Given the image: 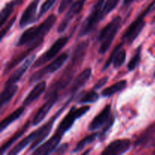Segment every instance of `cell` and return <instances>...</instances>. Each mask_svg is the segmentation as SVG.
<instances>
[{"instance_id": "obj_1", "label": "cell", "mask_w": 155, "mask_h": 155, "mask_svg": "<svg viewBox=\"0 0 155 155\" xmlns=\"http://www.w3.org/2000/svg\"><path fill=\"white\" fill-rule=\"evenodd\" d=\"M88 45H89L88 42H81L77 45L74 51L71 62L62 73L60 78L50 86L49 89L45 94V98H48L50 95L54 93H58L59 91L64 89L71 83L76 71L80 68L83 62V58L86 55Z\"/></svg>"}, {"instance_id": "obj_23", "label": "cell", "mask_w": 155, "mask_h": 155, "mask_svg": "<svg viewBox=\"0 0 155 155\" xmlns=\"http://www.w3.org/2000/svg\"><path fill=\"white\" fill-rule=\"evenodd\" d=\"M21 3H22V0H12L5 5V6L2 10L1 15H0V26L1 27H2L5 24L7 20L13 12L15 8Z\"/></svg>"}, {"instance_id": "obj_22", "label": "cell", "mask_w": 155, "mask_h": 155, "mask_svg": "<svg viewBox=\"0 0 155 155\" xmlns=\"http://www.w3.org/2000/svg\"><path fill=\"white\" fill-rule=\"evenodd\" d=\"M30 120L27 121V122L23 126L22 128H21L19 130H18V131H17L16 133H15V134H14L13 136H12V137H11L10 139L5 142V143L3 144L1 148V155H4L5 153L6 152V151H7V150L12 146V144L15 143V142H16L19 138H21V136L24 134V133L27 131V129H28L29 127H30Z\"/></svg>"}, {"instance_id": "obj_2", "label": "cell", "mask_w": 155, "mask_h": 155, "mask_svg": "<svg viewBox=\"0 0 155 155\" xmlns=\"http://www.w3.org/2000/svg\"><path fill=\"white\" fill-rule=\"evenodd\" d=\"M56 21L57 17L51 14L39 25L26 30L20 36L17 46L27 45V46H36L38 48L43 42L44 38L51 30Z\"/></svg>"}, {"instance_id": "obj_7", "label": "cell", "mask_w": 155, "mask_h": 155, "mask_svg": "<svg viewBox=\"0 0 155 155\" xmlns=\"http://www.w3.org/2000/svg\"><path fill=\"white\" fill-rule=\"evenodd\" d=\"M68 57H69V54L67 52H64L62 54H61V55L58 56L55 60H54L52 62H51L49 64L43 67L42 69L38 71L37 72L34 73V74L30 77V83H33L36 81H39L41 79L43 78L44 77L48 75V74H52V73L55 72L56 71H58L59 68H61V67H62V65L67 61V60L68 59Z\"/></svg>"}, {"instance_id": "obj_24", "label": "cell", "mask_w": 155, "mask_h": 155, "mask_svg": "<svg viewBox=\"0 0 155 155\" xmlns=\"http://www.w3.org/2000/svg\"><path fill=\"white\" fill-rule=\"evenodd\" d=\"M36 47H34V46L27 47V48L25 50V51H23L21 54H18V55L16 56L15 58L12 59V60H11L10 61H9L8 63L5 65V72H4L5 74H6V73H8L9 71L12 69V68H14L15 66H16V65H18L20 62L24 60L25 58H27V56H28L29 54H30V53L33 51V50L36 49Z\"/></svg>"}, {"instance_id": "obj_18", "label": "cell", "mask_w": 155, "mask_h": 155, "mask_svg": "<svg viewBox=\"0 0 155 155\" xmlns=\"http://www.w3.org/2000/svg\"><path fill=\"white\" fill-rule=\"evenodd\" d=\"M35 58H36V54H33L32 56H30V58H27V60L24 61V63L22 65L19 67L12 75L10 76L8 79L7 81L5 83V86H12V85L16 84V83L18 81H19L21 79V77H23L24 74L26 73V71L28 70V68H30V65L32 64V63L34 61Z\"/></svg>"}, {"instance_id": "obj_30", "label": "cell", "mask_w": 155, "mask_h": 155, "mask_svg": "<svg viewBox=\"0 0 155 155\" xmlns=\"http://www.w3.org/2000/svg\"><path fill=\"white\" fill-rule=\"evenodd\" d=\"M141 51H142V47L139 46L138 48L137 51H136V54H134V56L132 58L131 60L128 63V70L130 71H132L136 69L138 65H139V64L140 63L141 54H142Z\"/></svg>"}, {"instance_id": "obj_14", "label": "cell", "mask_w": 155, "mask_h": 155, "mask_svg": "<svg viewBox=\"0 0 155 155\" xmlns=\"http://www.w3.org/2000/svg\"><path fill=\"white\" fill-rule=\"evenodd\" d=\"M110 110H111L110 104L106 105L104 108L97 116H95L92 122L89 124V131H95L98 129L103 128L111 119L112 116L110 114Z\"/></svg>"}, {"instance_id": "obj_34", "label": "cell", "mask_w": 155, "mask_h": 155, "mask_svg": "<svg viewBox=\"0 0 155 155\" xmlns=\"http://www.w3.org/2000/svg\"><path fill=\"white\" fill-rule=\"evenodd\" d=\"M74 0H61L58 7V13H63Z\"/></svg>"}, {"instance_id": "obj_28", "label": "cell", "mask_w": 155, "mask_h": 155, "mask_svg": "<svg viewBox=\"0 0 155 155\" xmlns=\"http://www.w3.org/2000/svg\"><path fill=\"white\" fill-rule=\"evenodd\" d=\"M98 135L99 134H98L97 133H92V134L89 135V136H86L85 138H83L80 142H79L78 143H77V145H76L75 148L74 149L73 152L77 153L78 152V151L83 150V148H84L86 146H87L88 145L92 143V142L97 139Z\"/></svg>"}, {"instance_id": "obj_38", "label": "cell", "mask_w": 155, "mask_h": 155, "mask_svg": "<svg viewBox=\"0 0 155 155\" xmlns=\"http://www.w3.org/2000/svg\"><path fill=\"white\" fill-rule=\"evenodd\" d=\"M153 155H155V151H154V154H153Z\"/></svg>"}, {"instance_id": "obj_15", "label": "cell", "mask_w": 155, "mask_h": 155, "mask_svg": "<svg viewBox=\"0 0 155 155\" xmlns=\"http://www.w3.org/2000/svg\"><path fill=\"white\" fill-rule=\"evenodd\" d=\"M40 0H33L28 5L24 12H23L19 21V26L21 28H24L29 24L37 21L36 17V10H37L38 5Z\"/></svg>"}, {"instance_id": "obj_5", "label": "cell", "mask_w": 155, "mask_h": 155, "mask_svg": "<svg viewBox=\"0 0 155 155\" xmlns=\"http://www.w3.org/2000/svg\"><path fill=\"white\" fill-rule=\"evenodd\" d=\"M155 5V0L152 2L147 7V8L129 26L127 30L124 32V35L122 36V42L124 43L131 44L135 41V39L139 36L141 32L143 30L144 27L145 26V22L144 21L145 15L151 10Z\"/></svg>"}, {"instance_id": "obj_6", "label": "cell", "mask_w": 155, "mask_h": 155, "mask_svg": "<svg viewBox=\"0 0 155 155\" xmlns=\"http://www.w3.org/2000/svg\"><path fill=\"white\" fill-rule=\"evenodd\" d=\"M89 109H90V107L88 105L83 106V107H80V108L73 107L69 110L68 114L64 117L61 122L60 123L56 131L59 132V133H62L64 135L73 127L76 120L83 117L84 114H86L89 111Z\"/></svg>"}, {"instance_id": "obj_37", "label": "cell", "mask_w": 155, "mask_h": 155, "mask_svg": "<svg viewBox=\"0 0 155 155\" xmlns=\"http://www.w3.org/2000/svg\"><path fill=\"white\" fill-rule=\"evenodd\" d=\"M134 0H124V6H129L133 3Z\"/></svg>"}, {"instance_id": "obj_12", "label": "cell", "mask_w": 155, "mask_h": 155, "mask_svg": "<svg viewBox=\"0 0 155 155\" xmlns=\"http://www.w3.org/2000/svg\"><path fill=\"white\" fill-rule=\"evenodd\" d=\"M86 1V0H78V1L75 2H74L71 5L69 10L67 12L66 15H65L64 18H63L62 21L61 22V24H59L58 27V33H63L66 30V28L69 25V24L72 21L73 18L76 15L80 13L83 6H84L85 2Z\"/></svg>"}, {"instance_id": "obj_13", "label": "cell", "mask_w": 155, "mask_h": 155, "mask_svg": "<svg viewBox=\"0 0 155 155\" xmlns=\"http://www.w3.org/2000/svg\"><path fill=\"white\" fill-rule=\"evenodd\" d=\"M124 42H120L118 45H117L113 50V51L110 54V57L108 58L107 61L104 64L103 70H106L111 63H113L114 68H119L120 67L122 66L126 61V57H127V53H126L125 48H123Z\"/></svg>"}, {"instance_id": "obj_16", "label": "cell", "mask_w": 155, "mask_h": 155, "mask_svg": "<svg viewBox=\"0 0 155 155\" xmlns=\"http://www.w3.org/2000/svg\"><path fill=\"white\" fill-rule=\"evenodd\" d=\"M58 98V93H54L48 97V100L42 104V107L36 112L33 120V126H37L43 120L44 118L46 117L47 114L50 111L51 107H53V105L57 102Z\"/></svg>"}, {"instance_id": "obj_27", "label": "cell", "mask_w": 155, "mask_h": 155, "mask_svg": "<svg viewBox=\"0 0 155 155\" xmlns=\"http://www.w3.org/2000/svg\"><path fill=\"white\" fill-rule=\"evenodd\" d=\"M127 80H120V81L117 82L112 86H109V87L106 88L101 92V95L103 97H110L113 95L114 94L117 93V92L122 91L123 89H125L127 87Z\"/></svg>"}, {"instance_id": "obj_3", "label": "cell", "mask_w": 155, "mask_h": 155, "mask_svg": "<svg viewBox=\"0 0 155 155\" xmlns=\"http://www.w3.org/2000/svg\"><path fill=\"white\" fill-rule=\"evenodd\" d=\"M121 21L122 19L120 17H116L102 29L98 36V41L100 42L98 52L100 54H104L110 47L120 27Z\"/></svg>"}, {"instance_id": "obj_31", "label": "cell", "mask_w": 155, "mask_h": 155, "mask_svg": "<svg viewBox=\"0 0 155 155\" xmlns=\"http://www.w3.org/2000/svg\"><path fill=\"white\" fill-rule=\"evenodd\" d=\"M119 2L120 0H106L104 5V8H103L104 18L117 7Z\"/></svg>"}, {"instance_id": "obj_19", "label": "cell", "mask_w": 155, "mask_h": 155, "mask_svg": "<svg viewBox=\"0 0 155 155\" xmlns=\"http://www.w3.org/2000/svg\"><path fill=\"white\" fill-rule=\"evenodd\" d=\"M92 76V69L90 68H87L83 70L78 76L75 78L74 81L73 82V84L70 89V92L72 94L77 92L80 88L83 87L89 78Z\"/></svg>"}, {"instance_id": "obj_33", "label": "cell", "mask_w": 155, "mask_h": 155, "mask_svg": "<svg viewBox=\"0 0 155 155\" xmlns=\"http://www.w3.org/2000/svg\"><path fill=\"white\" fill-rule=\"evenodd\" d=\"M15 20H16V17H14L13 18H12V20H10V21H9L8 23H6V26L5 27H4L3 29H2V31H1V40L3 39V37H4L6 35V33H8V32L9 31V30H10L11 28H12V27L13 26L14 23H15Z\"/></svg>"}, {"instance_id": "obj_10", "label": "cell", "mask_w": 155, "mask_h": 155, "mask_svg": "<svg viewBox=\"0 0 155 155\" xmlns=\"http://www.w3.org/2000/svg\"><path fill=\"white\" fill-rule=\"evenodd\" d=\"M130 139H116L110 142L100 155H123L131 147Z\"/></svg>"}, {"instance_id": "obj_26", "label": "cell", "mask_w": 155, "mask_h": 155, "mask_svg": "<svg viewBox=\"0 0 155 155\" xmlns=\"http://www.w3.org/2000/svg\"><path fill=\"white\" fill-rule=\"evenodd\" d=\"M18 86L16 84L12 86H5L4 89L2 92L1 95V107H2L5 104H8L12 99L16 92H18Z\"/></svg>"}, {"instance_id": "obj_8", "label": "cell", "mask_w": 155, "mask_h": 155, "mask_svg": "<svg viewBox=\"0 0 155 155\" xmlns=\"http://www.w3.org/2000/svg\"><path fill=\"white\" fill-rule=\"evenodd\" d=\"M68 40H69V37H67V36H64V37H60L59 39H58L54 43L51 45V46L50 47L49 49L47 50L45 53H44L42 55H41L36 61L33 63V67L32 68L34 69V68H38V67L42 66V65L45 64L46 62H48V61L51 60L62 48H64L65 45L68 43Z\"/></svg>"}, {"instance_id": "obj_4", "label": "cell", "mask_w": 155, "mask_h": 155, "mask_svg": "<svg viewBox=\"0 0 155 155\" xmlns=\"http://www.w3.org/2000/svg\"><path fill=\"white\" fill-rule=\"evenodd\" d=\"M106 0H98L91 9V12L85 21L83 22L80 30V36L87 35L96 27L99 21L104 18L103 8Z\"/></svg>"}, {"instance_id": "obj_35", "label": "cell", "mask_w": 155, "mask_h": 155, "mask_svg": "<svg viewBox=\"0 0 155 155\" xmlns=\"http://www.w3.org/2000/svg\"><path fill=\"white\" fill-rule=\"evenodd\" d=\"M107 81H108V77H102V78H101L100 80H98V81L96 82V83H95V86H94L93 89L94 90H98V89H100L101 87H103V86H104V85L107 83Z\"/></svg>"}, {"instance_id": "obj_20", "label": "cell", "mask_w": 155, "mask_h": 155, "mask_svg": "<svg viewBox=\"0 0 155 155\" xmlns=\"http://www.w3.org/2000/svg\"><path fill=\"white\" fill-rule=\"evenodd\" d=\"M45 89H46V83L45 81H42L40 83H37L36 86L33 87V89L30 91V93L27 95L25 99L24 100L23 102V105L24 107L26 106L30 105L31 103H33L35 100L39 98V97L45 92Z\"/></svg>"}, {"instance_id": "obj_11", "label": "cell", "mask_w": 155, "mask_h": 155, "mask_svg": "<svg viewBox=\"0 0 155 155\" xmlns=\"http://www.w3.org/2000/svg\"><path fill=\"white\" fill-rule=\"evenodd\" d=\"M63 136L62 133L56 131L47 142L38 147L31 155H50L57 149Z\"/></svg>"}, {"instance_id": "obj_32", "label": "cell", "mask_w": 155, "mask_h": 155, "mask_svg": "<svg viewBox=\"0 0 155 155\" xmlns=\"http://www.w3.org/2000/svg\"><path fill=\"white\" fill-rule=\"evenodd\" d=\"M56 1H57V0H45V1L44 2L43 4L42 5V6H41L37 20H39L42 15H45V14L46 13L53 5H54Z\"/></svg>"}, {"instance_id": "obj_17", "label": "cell", "mask_w": 155, "mask_h": 155, "mask_svg": "<svg viewBox=\"0 0 155 155\" xmlns=\"http://www.w3.org/2000/svg\"><path fill=\"white\" fill-rule=\"evenodd\" d=\"M155 145V123L146 129L135 142V146L144 148Z\"/></svg>"}, {"instance_id": "obj_36", "label": "cell", "mask_w": 155, "mask_h": 155, "mask_svg": "<svg viewBox=\"0 0 155 155\" xmlns=\"http://www.w3.org/2000/svg\"><path fill=\"white\" fill-rule=\"evenodd\" d=\"M68 148V144L64 143L57 148L52 155H64Z\"/></svg>"}, {"instance_id": "obj_25", "label": "cell", "mask_w": 155, "mask_h": 155, "mask_svg": "<svg viewBox=\"0 0 155 155\" xmlns=\"http://www.w3.org/2000/svg\"><path fill=\"white\" fill-rule=\"evenodd\" d=\"M24 110H25V107H21L19 108L16 109L15 111L12 112L11 114H9L7 117L5 118L1 123V125H0V131L3 132V130L7 128L11 124H12L13 122H15L16 120H18V118H20L21 117V115L24 114Z\"/></svg>"}, {"instance_id": "obj_9", "label": "cell", "mask_w": 155, "mask_h": 155, "mask_svg": "<svg viewBox=\"0 0 155 155\" xmlns=\"http://www.w3.org/2000/svg\"><path fill=\"white\" fill-rule=\"evenodd\" d=\"M69 102L70 101H68V102L64 106H63L62 108L60 109V110H59L58 111L57 113H56L55 114H54L51 119H50V120L48 121V122H47L46 124H44L42 127H41L40 128L38 129L37 130H36V138H35L34 141L32 142L31 145H30V151H33V150H34L35 148H36V147H37L38 145L42 142V141L45 140V138L48 136V134H49L50 132H51V129H52L53 127V125H54V121H55L56 119L60 116L61 114L64 111V110L65 109L66 106H68V104H69Z\"/></svg>"}, {"instance_id": "obj_29", "label": "cell", "mask_w": 155, "mask_h": 155, "mask_svg": "<svg viewBox=\"0 0 155 155\" xmlns=\"http://www.w3.org/2000/svg\"><path fill=\"white\" fill-rule=\"evenodd\" d=\"M98 93L95 92V90H90L89 92H86L83 93L79 98L77 102L79 104H86V103H94L98 99Z\"/></svg>"}, {"instance_id": "obj_21", "label": "cell", "mask_w": 155, "mask_h": 155, "mask_svg": "<svg viewBox=\"0 0 155 155\" xmlns=\"http://www.w3.org/2000/svg\"><path fill=\"white\" fill-rule=\"evenodd\" d=\"M36 131H33V133H30V135H28L27 136H26L24 139H23L22 140L20 141L18 144H17L15 146H14L10 151L8 152L7 155H18L25 148H27L30 143L32 144V142L34 141L35 138H36Z\"/></svg>"}]
</instances>
